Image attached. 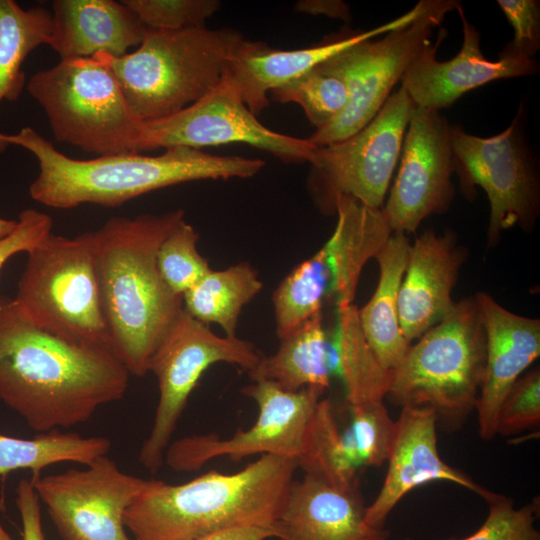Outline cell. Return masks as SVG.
Masks as SVG:
<instances>
[{
	"label": "cell",
	"mask_w": 540,
	"mask_h": 540,
	"mask_svg": "<svg viewBox=\"0 0 540 540\" xmlns=\"http://www.w3.org/2000/svg\"><path fill=\"white\" fill-rule=\"evenodd\" d=\"M130 373L116 355L75 343L24 320L0 296V402L38 433L87 422L122 399Z\"/></svg>",
	"instance_id": "1"
},
{
	"label": "cell",
	"mask_w": 540,
	"mask_h": 540,
	"mask_svg": "<svg viewBox=\"0 0 540 540\" xmlns=\"http://www.w3.org/2000/svg\"><path fill=\"white\" fill-rule=\"evenodd\" d=\"M183 209L113 217L92 231L97 279L112 352L130 375L145 376L157 346L183 310L162 279L157 253Z\"/></svg>",
	"instance_id": "2"
},
{
	"label": "cell",
	"mask_w": 540,
	"mask_h": 540,
	"mask_svg": "<svg viewBox=\"0 0 540 540\" xmlns=\"http://www.w3.org/2000/svg\"><path fill=\"white\" fill-rule=\"evenodd\" d=\"M0 138L36 158L39 173L29 186V195L56 209L85 203L118 207L143 194L184 182L250 178L265 165L261 159L214 155L186 147L168 148L155 156L132 152L73 159L31 127L16 134L1 132Z\"/></svg>",
	"instance_id": "3"
},
{
	"label": "cell",
	"mask_w": 540,
	"mask_h": 540,
	"mask_svg": "<svg viewBox=\"0 0 540 540\" xmlns=\"http://www.w3.org/2000/svg\"><path fill=\"white\" fill-rule=\"evenodd\" d=\"M297 461L261 455L230 474L211 470L186 483L152 479L124 514L134 540H192L219 531L274 526Z\"/></svg>",
	"instance_id": "4"
},
{
	"label": "cell",
	"mask_w": 540,
	"mask_h": 540,
	"mask_svg": "<svg viewBox=\"0 0 540 540\" xmlns=\"http://www.w3.org/2000/svg\"><path fill=\"white\" fill-rule=\"evenodd\" d=\"M243 39L230 28H146L135 51L93 57L113 72L132 113L146 122L175 114L211 91Z\"/></svg>",
	"instance_id": "5"
},
{
	"label": "cell",
	"mask_w": 540,
	"mask_h": 540,
	"mask_svg": "<svg viewBox=\"0 0 540 540\" xmlns=\"http://www.w3.org/2000/svg\"><path fill=\"white\" fill-rule=\"evenodd\" d=\"M409 347L391 370L386 397L434 411L437 425L459 429L475 410L484 379L486 337L477 301L467 297Z\"/></svg>",
	"instance_id": "6"
},
{
	"label": "cell",
	"mask_w": 540,
	"mask_h": 540,
	"mask_svg": "<svg viewBox=\"0 0 540 540\" xmlns=\"http://www.w3.org/2000/svg\"><path fill=\"white\" fill-rule=\"evenodd\" d=\"M27 254L12 298L20 316L66 340L112 351L92 231L71 238L52 232Z\"/></svg>",
	"instance_id": "7"
},
{
	"label": "cell",
	"mask_w": 540,
	"mask_h": 540,
	"mask_svg": "<svg viewBox=\"0 0 540 540\" xmlns=\"http://www.w3.org/2000/svg\"><path fill=\"white\" fill-rule=\"evenodd\" d=\"M27 90L44 110L57 141L96 156L138 153L142 121L99 59H61L33 74Z\"/></svg>",
	"instance_id": "8"
},
{
	"label": "cell",
	"mask_w": 540,
	"mask_h": 540,
	"mask_svg": "<svg viewBox=\"0 0 540 540\" xmlns=\"http://www.w3.org/2000/svg\"><path fill=\"white\" fill-rule=\"evenodd\" d=\"M461 3L428 0L412 22L378 40L367 39L333 55L320 66L341 78L348 90L342 112L308 140L317 147L343 141L364 128L380 111L394 86L401 82L417 53L430 42L432 31Z\"/></svg>",
	"instance_id": "9"
},
{
	"label": "cell",
	"mask_w": 540,
	"mask_h": 540,
	"mask_svg": "<svg viewBox=\"0 0 540 540\" xmlns=\"http://www.w3.org/2000/svg\"><path fill=\"white\" fill-rule=\"evenodd\" d=\"M525 110L521 104L510 125L491 137L467 133L452 125L454 167L466 197L480 186L490 204L488 243H497L502 232L518 225L533 228L540 210L537 157L525 133Z\"/></svg>",
	"instance_id": "10"
},
{
	"label": "cell",
	"mask_w": 540,
	"mask_h": 540,
	"mask_svg": "<svg viewBox=\"0 0 540 540\" xmlns=\"http://www.w3.org/2000/svg\"><path fill=\"white\" fill-rule=\"evenodd\" d=\"M261 358L251 342L216 335L183 308L150 359L149 372L157 378L159 400L151 431L139 451L140 464L152 473L162 466L189 396L210 366L224 362L250 372Z\"/></svg>",
	"instance_id": "11"
},
{
	"label": "cell",
	"mask_w": 540,
	"mask_h": 540,
	"mask_svg": "<svg viewBox=\"0 0 540 540\" xmlns=\"http://www.w3.org/2000/svg\"><path fill=\"white\" fill-rule=\"evenodd\" d=\"M241 392L257 404L255 423L227 438L211 433L170 443L164 454L169 468L192 472L219 457L239 461L255 454L290 457L298 464L307 451L314 413L324 391L307 387L291 392L271 381L257 380Z\"/></svg>",
	"instance_id": "12"
},
{
	"label": "cell",
	"mask_w": 540,
	"mask_h": 540,
	"mask_svg": "<svg viewBox=\"0 0 540 540\" xmlns=\"http://www.w3.org/2000/svg\"><path fill=\"white\" fill-rule=\"evenodd\" d=\"M231 143L267 151L286 163H310L316 148L308 139L264 126L225 72L222 80L198 101L165 118L142 122L137 152L173 147L201 150Z\"/></svg>",
	"instance_id": "13"
},
{
	"label": "cell",
	"mask_w": 540,
	"mask_h": 540,
	"mask_svg": "<svg viewBox=\"0 0 540 540\" xmlns=\"http://www.w3.org/2000/svg\"><path fill=\"white\" fill-rule=\"evenodd\" d=\"M415 107L400 86L359 132L338 143L316 146L309 163L312 182L327 205L344 195L368 207H383Z\"/></svg>",
	"instance_id": "14"
},
{
	"label": "cell",
	"mask_w": 540,
	"mask_h": 540,
	"mask_svg": "<svg viewBox=\"0 0 540 540\" xmlns=\"http://www.w3.org/2000/svg\"><path fill=\"white\" fill-rule=\"evenodd\" d=\"M31 480L63 540H134L124 514L152 479L130 475L104 455L82 469Z\"/></svg>",
	"instance_id": "15"
},
{
	"label": "cell",
	"mask_w": 540,
	"mask_h": 540,
	"mask_svg": "<svg viewBox=\"0 0 540 540\" xmlns=\"http://www.w3.org/2000/svg\"><path fill=\"white\" fill-rule=\"evenodd\" d=\"M451 127L438 111L415 107L400 154V166L382 207L392 232L406 235L449 208L455 193Z\"/></svg>",
	"instance_id": "16"
},
{
	"label": "cell",
	"mask_w": 540,
	"mask_h": 540,
	"mask_svg": "<svg viewBox=\"0 0 540 540\" xmlns=\"http://www.w3.org/2000/svg\"><path fill=\"white\" fill-rule=\"evenodd\" d=\"M463 42L458 54L439 61L436 52L446 31L440 27L435 43L428 42L414 57L401 79V86L416 107L440 112L467 92L489 82L534 75L539 71L535 59L499 57L487 59L481 49V35L471 24L460 4Z\"/></svg>",
	"instance_id": "17"
},
{
	"label": "cell",
	"mask_w": 540,
	"mask_h": 540,
	"mask_svg": "<svg viewBox=\"0 0 540 540\" xmlns=\"http://www.w3.org/2000/svg\"><path fill=\"white\" fill-rule=\"evenodd\" d=\"M437 419L433 410L404 406L396 421V433L388 456V470L378 495L366 506V521L384 526L397 503L411 490L433 481L457 484L487 503L497 497L461 470L444 462L437 448Z\"/></svg>",
	"instance_id": "18"
},
{
	"label": "cell",
	"mask_w": 540,
	"mask_h": 540,
	"mask_svg": "<svg viewBox=\"0 0 540 540\" xmlns=\"http://www.w3.org/2000/svg\"><path fill=\"white\" fill-rule=\"evenodd\" d=\"M419 1L402 16L367 31H342L310 47L281 50L264 42L243 39L234 50L226 73L236 83L246 106L256 116L269 105L268 94L320 65L347 47L384 35L416 19L424 10Z\"/></svg>",
	"instance_id": "19"
},
{
	"label": "cell",
	"mask_w": 540,
	"mask_h": 540,
	"mask_svg": "<svg viewBox=\"0 0 540 540\" xmlns=\"http://www.w3.org/2000/svg\"><path fill=\"white\" fill-rule=\"evenodd\" d=\"M475 298L486 337L484 379L475 410L481 438L491 440L505 396L540 355V321L508 311L487 293Z\"/></svg>",
	"instance_id": "20"
},
{
	"label": "cell",
	"mask_w": 540,
	"mask_h": 540,
	"mask_svg": "<svg viewBox=\"0 0 540 540\" xmlns=\"http://www.w3.org/2000/svg\"><path fill=\"white\" fill-rule=\"evenodd\" d=\"M358 484L337 487L305 474L293 481L274 523L277 540H387L384 526L366 521Z\"/></svg>",
	"instance_id": "21"
},
{
	"label": "cell",
	"mask_w": 540,
	"mask_h": 540,
	"mask_svg": "<svg viewBox=\"0 0 540 540\" xmlns=\"http://www.w3.org/2000/svg\"><path fill=\"white\" fill-rule=\"evenodd\" d=\"M465 254L450 230H427L411 245L398 296L399 324L409 344L453 308L451 293Z\"/></svg>",
	"instance_id": "22"
},
{
	"label": "cell",
	"mask_w": 540,
	"mask_h": 540,
	"mask_svg": "<svg viewBox=\"0 0 540 540\" xmlns=\"http://www.w3.org/2000/svg\"><path fill=\"white\" fill-rule=\"evenodd\" d=\"M49 46L61 59L120 57L139 46L146 27L122 1L54 0Z\"/></svg>",
	"instance_id": "23"
},
{
	"label": "cell",
	"mask_w": 540,
	"mask_h": 540,
	"mask_svg": "<svg viewBox=\"0 0 540 540\" xmlns=\"http://www.w3.org/2000/svg\"><path fill=\"white\" fill-rule=\"evenodd\" d=\"M332 207L337 224L318 251L331 276L329 299L337 307L353 303L364 265L376 257L393 232L382 208L344 195L337 196Z\"/></svg>",
	"instance_id": "24"
},
{
	"label": "cell",
	"mask_w": 540,
	"mask_h": 540,
	"mask_svg": "<svg viewBox=\"0 0 540 540\" xmlns=\"http://www.w3.org/2000/svg\"><path fill=\"white\" fill-rule=\"evenodd\" d=\"M411 244L405 233L393 232L375 259L380 277L369 302L358 309L363 334L381 365L392 370L410 345L398 319V296Z\"/></svg>",
	"instance_id": "25"
},
{
	"label": "cell",
	"mask_w": 540,
	"mask_h": 540,
	"mask_svg": "<svg viewBox=\"0 0 540 540\" xmlns=\"http://www.w3.org/2000/svg\"><path fill=\"white\" fill-rule=\"evenodd\" d=\"M329 337L332 373L342 381L349 408L383 402L391 370L385 369L369 346L352 304L336 307V323Z\"/></svg>",
	"instance_id": "26"
},
{
	"label": "cell",
	"mask_w": 540,
	"mask_h": 540,
	"mask_svg": "<svg viewBox=\"0 0 540 540\" xmlns=\"http://www.w3.org/2000/svg\"><path fill=\"white\" fill-rule=\"evenodd\" d=\"M253 381L267 380L286 391L314 387L325 391L332 374L329 337L319 313L280 340L278 350L262 356L248 372Z\"/></svg>",
	"instance_id": "27"
},
{
	"label": "cell",
	"mask_w": 540,
	"mask_h": 540,
	"mask_svg": "<svg viewBox=\"0 0 540 540\" xmlns=\"http://www.w3.org/2000/svg\"><path fill=\"white\" fill-rule=\"evenodd\" d=\"M262 287L257 271L247 262L212 269L183 294V308L198 321L215 323L225 336L233 337L243 307Z\"/></svg>",
	"instance_id": "28"
},
{
	"label": "cell",
	"mask_w": 540,
	"mask_h": 540,
	"mask_svg": "<svg viewBox=\"0 0 540 540\" xmlns=\"http://www.w3.org/2000/svg\"><path fill=\"white\" fill-rule=\"evenodd\" d=\"M111 441L102 436L84 437L74 432L52 430L32 438L0 433V477L19 470H30L32 478L48 466L73 462L84 466L107 455Z\"/></svg>",
	"instance_id": "29"
},
{
	"label": "cell",
	"mask_w": 540,
	"mask_h": 540,
	"mask_svg": "<svg viewBox=\"0 0 540 540\" xmlns=\"http://www.w3.org/2000/svg\"><path fill=\"white\" fill-rule=\"evenodd\" d=\"M51 21V12L42 6L24 9L14 0H0V103L21 95L22 65L34 49L49 44ZM8 146L0 139V153Z\"/></svg>",
	"instance_id": "30"
},
{
	"label": "cell",
	"mask_w": 540,
	"mask_h": 540,
	"mask_svg": "<svg viewBox=\"0 0 540 540\" xmlns=\"http://www.w3.org/2000/svg\"><path fill=\"white\" fill-rule=\"evenodd\" d=\"M330 286V272L319 251L298 264L280 282L272 298L276 334L280 340L321 313L324 301L329 299Z\"/></svg>",
	"instance_id": "31"
},
{
	"label": "cell",
	"mask_w": 540,
	"mask_h": 540,
	"mask_svg": "<svg viewBox=\"0 0 540 540\" xmlns=\"http://www.w3.org/2000/svg\"><path fill=\"white\" fill-rule=\"evenodd\" d=\"M298 468L337 487L358 484L359 467L347 448L328 399H320L316 406L308 448Z\"/></svg>",
	"instance_id": "32"
},
{
	"label": "cell",
	"mask_w": 540,
	"mask_h": 540,
	"mask_svg": "<svg viewBox=\"0 0 540 540\" xmlns=\"http://www.w3.org/2000/svg\"><path fill=\"white\" fill-rule=\"evenodd\" d=\"M271 95L277 102L298 104L315 130L332 122L348 101L344 81L320 65L274 89Z\"/></svg>",
	"instance_id": "33"
},
{
	"label": "cell",
	"mask_w": 540,
	"mask_h": 540,
	"mask_svg": "<svg viewBox=\"0 0 540 540\" xmlns=\"http://www.w3.org/2000/svg\"><path fill=\"white\" fill-rule=\"evenodd\" d=\"M351 422L342 432L347 448L360 468L381 466L387 461L395 433L393 421L383 402L350 409Z\"/></svg>",
	"instance_id": "34"
},
{
	"label": "cell",
	"mask_w": 540,
	"mask_h": 540,
	"mask_svg": "<svg viewBox=\"0 0 540 540\" xmlns=\"http://www.w3.org/2000/svg\"><path fill=\"white\" fill-rule=\"evenodd\" d=\"M198 239L197 231L184 220L159 247L158 270L166 285L176 295L183 296L212 270L197 249Z\"/></svg>",
	"instance_id": "35"
},
{
	"label": "cell",
	"mask_w": 540,
	"mask_h": 540,
	"mask_svg": "<svg viewBox=\"0 0 540 540\" xmlns=\"http://www.w3.org/2000/svg\"><path fill=\"white\" fill-rule=\"evenodd\" d=\"M149 29L182 30L204 27L221 7L217 0H124Z\"/></svg>",
	"instance_id": "36"
},
{
	"label": "cell",
	"mask_w": 540,
	"mask_h": 540,
	"mask_svg": "<svg viewBox=\"0 0 540 540\" xmlns=\"http://www.w3.org/2000/svg\"><path fill=\"white\" fill-rule=\"evenodd\" d=\"M488 505L484 523L473 534L460 540H540V533L535 527L538 502L516 508L512 499L498 494Z\"/></svg>",
	"instance_id": "37"
},
{
	"label": "cell",
	"mask_w": 540,
	"mask_h": 540,
	"mask_svg": "<svg viewBox=\"0 0 540 540\" xmlns=\"http://www.w3.org/2000/svg\"><path fill=\"white\" fill-rule=\"evenodd\" d=\"M540 425V370L534 368L512 385L498 413L497 434L512 436Z\"/></svg>",
	"instance_id": "38"
},
{
	"label": "cell",
	"mask_w": 540,
	"mask_h": 540,
	"mask_svg": "<svg viewBox=\"0 0 540 540\" xmlns=\"http://www.w3.org/2000/svg\"><path fill=\"white\" fill-rule=\"evenodd\" d=\"M514 29L513 39L499 57L534 59L540 48V2L538 0H498Z\"/></svg>",
	"instance_id": "39"
},
{
	"label": "cell",
	"mask_w": 540,
	"mask_h": 540,
	"mask_svg": "<svg viewBox=\"0 0 540 540\" xmlns=\"http://www.w3.org/2000/svg\"><path fill=\"white\" fill-rule=\"evenodd\" d=\"M53 219L46 213L27 208L18 215L15 229L0 238V270L9 258L28 253L52 233Z\"/></svg>",
	"instance_id": "40"
},
{
	"label": "cell",
	"mask_w": 540,
	"mask_h": 540,
	"mask_svg": "<svg viewBox=\"0 0 540 540\" xmlns=\"http://www.w3.org/2000/svg\"><path fill=\"white\" fill-rule=\"evenodd\" d=\"M40 499L31 479H21L16 487V506L22 522V540H45Z\"/></svg>",
	"instance_id": "41"
},
{
	"label": "cell",
	"mask_w": 540,
	"mask_h": 540,
	"mask_svg": "<svg viewBox=\"0 0 540 540\" xmlns=\"http://www.w3.org/2000/svg\"><path fill=\"white\" fill-rule=\"evenodd\" d=\"M295 10L309 15H323L329 18L349 21V6L340 0H301L295 4Z\"/></svg>",
	"instance_id": "42"
},
{
	"label": "cell",
	"mask_w": 540,
	"mask_h": 540,
	"mask_svg": "<svg viewBox=\"0 0 540 540\" xmlns=\"http://www.w3.org/2000/svg\"><path fill=\"white\" fill-rule=\"evenodd\" d=\"M269 538H275L274 526L228 529L192 540H268Z\"/></svg>",
	"instance_id": "43"
},
{
	"label": "cell",
	"mask_w": 540,
	"mask_h": 540,
	"mask_svg": "<svg viewBox=\"0 0 540 540\" xmlns=\"http://www.w3.org/2000/svg\"><path fill=\"white\" fill-rule=\"evenodd\" d=\"M17 225V220L0 218V238L11 233Z\"/></svg>",
	"instance_id": "44"
},
{
	"label": "cell",
	"mask_w": 540,
	"mask_h": 540,
	"mask_svg": "<svg viewBox=\"0 0 540 540\" xmlns=\"http://www.w3.org/2000/svg\"><path fill=\"white\" fill-rule=\"evenodd\" d=\"M1 511L2 508L0 506V540H13V538L8 534L1 522Z\"/></svg>",
	"instance_id": "45"
}]
</instances>
